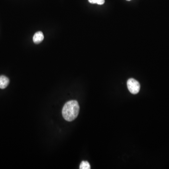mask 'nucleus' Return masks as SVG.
<instances>
[{"label":"nucleus","mask_w":169,"mask_h":169,"mask_svg":"<svg viewBox=\"0 0 169 169\" xmlns=\"http://www.w3.org/2000/svg\"><path fill=\"white\" fill-rule=\"evenodd\" d=\"M80 111V106L77 101L71 100L64 105L62 110L63 117L67 121H72L77 118Z\"/></svg>","instance_id":"1"},{"label":"nucleus","mask_w":169,"mask_h":169,"mask_svg":"<svg viewBox=\"0 0 169 169\" xmlns=\"http://www.w3.org/2000/svg\"><path fill=\"white\" fill-rule=\"evenodd\" d=\"M128 89L131 94L135 95L140 90V84L138 81L133 79H130L127 82Z\"/></svg>","instance_id":"2"},{"label":"nucleus","mask_w":169,"mask_h":169,"mask_svg":"<svg viewBox=\"0 0 169 169\" xmlns=\"http://www.w3.org/2000/svg\"><path fill=\"white\" fill-rule=\"evenodd\" d=\"M44 39V35L41 31L37 32L33 37V41L34 43L38 44L42 42Z\"/></svg>","instance_id":"3"},{"label":"nucleus","mask_w":169,"mask_h":169,"mask_svg":"<svg viewBox=\"0 0 169 169\" xmlns=\"http://www.w3.org/2000/svg\"><path fill=\"white\" fill-rule=\"evenodd\" d=\"M10 83L9 79L5 76H0V88L5 89L7 87Z\"/></svg>","instance_id":"4"},{"label":"nucleus","mask_w":169,"mask_h":169,"mask_svg":"<svg viewBox=\"0 0 169 169\" xmlns=\"http://www.w3.org/2000/svg\"><path fill=\"white\" fill-rule=\"evenodd\" d=\"M80 169H91L90 165L87 161H82L80 166Z\"/></svg>","instance_id":"5"},{"label":"nucleus","mask_w":169,"mask_h":169,"mask_svg":"<svg viewBox=\"0 0 169 169\" xmlns=\"http://www.w3.org/2000/svg\"><path fill=\"white\" fill-rule=\"evenodd\" d=\"M88 2L92 4L96 3L97 5H102L105 2V0H88Z\"/></svg>","instance_id":"6"},{"label":"nucleus","mask_w":169,"mask_h":169,"mask_svg":"<svg viewBox=\"0 0 169 169\" xmlns=\"http://www.w3.org/2000/svg\"><path fill=\"white\" fill-rule=\"evenodd\" d=\"M127 1H130L131 0H127Z\"/></svg>","instance_id":"7"}]
</instances>
